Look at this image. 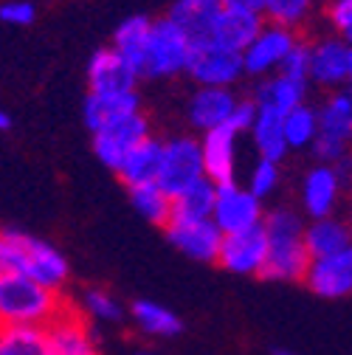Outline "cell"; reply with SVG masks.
Masks as SVG:
<instances>
[{
    "mask_svg": "<svg viewBox=\"0 0 352 355\" xmlns=\"http://www.w3.org/2000/svg\"><path fill=\"white\" fill-rule=\"evenodd\" d=\"M254 113H256V105L254 102H240L237 99V105H234V110H231V116H229V121H226V127H231L237 136L240 132H245V130H251V121H254Z\"/></svg>",
    "mask_w": 352,
    "mask_h": 355,
    "instance_id": "39",
    "label": "cell"
},
{
    "mask_svg": "<svg viewBox=\"0 0 352 355\" xmlns=\"http://www.w3.org/2000/svg\"><path fill=\"white\" fill-rule=\"evenodd\" d=\"M141 99L139 91H127V94H87L85 99V124L91 132L102 130L110 121H118L130 113H139Z\"/></svg>",
    "mask_w": 352,
    "mask_h": 355,
    "instance_id": "22",
    "label": "cell"
},
{
    "mask_svg": "<svg viewBox=\"0 0 352 355\" xmlns=\"http://www.w3.org/2000/svg\"><path fill=\"white\" fill-rule=\"evenodd\" d=\"M319 132L313 139V153L322 164H335L346 155V141L352 136V96L346 87L335 91L319 110Z\"/></svg>",
    "mask_w": 352,
    "mask_h": 355,
    "instance_id": "5",
    "label": "cell"
},
{
    "mask_svg": "<svg viewBox=\"0 0 352 355\" xmlns=\"http://www.w3.org/2000/svg\"><path fill=\"white\" fill-rule=\"evenodd\" d=\"M327 20L335 28V34H341L344 40H349L352 37V0H330Z\"/></svg>",
    "mask_w": 352,
    "mask_h": 355,
    "instance_id": "38",
    "label": "cell"
},
{
    "mask_svg": "<svg viewBox=\"0 0 352 355\" xmlns=\"http://www.w3.org/2000/svg\"><path fill=\"white\" fill-rule=\"evenodd\" d=\"M265 254H268V240H265V232H262V223H259V226H251L243 232L223 234L214 262L223 265L231 274H243V277L256 274L259 277Z\"/></svg>",
    "mask_w": 352,
    "mask_h": 355,
    "instance_id": "8",
    "label": "cell"
},
{
    "mask_svg": "<svg viewBox=\"0 0 352 355\" xmlns=\"http://www.w3.org/2000/svg\"><path fill=\"white\" fill-rule=\"evenodd\" d=\"M150 17L136 15V17H127L124 23H118L116 34H113V46L130 65L136 68V73L141 71V57H144V46H147V34H150ZM141 76V73H139Z\"/></svg>",
    "mask_w": 352,
    "mask_h": 355,
    "instance_id": "29",
    "label": "cell"
},
{
    "mask_svg": "<svg viewBox=\"0 0 352 355\" xmlns=\"http://www.w3.org/2000/svg\"><path fill=\"white\" fill-rule=\"evenodd\" d=\"M279 73L288 76V79H296V82H307V76H310V46L299 40L296 46L285 54V60L279 65Z\"/></svg>",
    "mask_w": 352,
    "mask_h": 355,
    "instance_id": "36",
    "label": "cell"
},
{
    "mask_svg": "<svg viewBox=\"0 0 352 355\" xmlns=\"http://www.w3.org/2000/svg\"><path fill=\"white\" fill-rule=\"evenodd\" d=\"M262 200H256L248 189H240L237 184H223L214 192V209L211 223L220 229V234L243 232L262 223Z\"/></svg>",
    "mask_w": 352,
    "mask_h": 355,
    "instance_id": "10",
    "label": "cell"
},
{
    "mask_svg": "<svg viewBox=\"0 0 352 355\" xmlns=\"http://www.w3.org/2000/svg\"><path fill=\"white\" fill-rule=\"evenodd\" d=\"M189 54H192V46H189V40L184 37V31L178 26H175L172 20H166V17L152 20L139 73L150 76V79H169L175 73L186 71Z\"/></svg>",
    "mask_w": 352,
    "mask_h": 355,
    "instance_id": "4",
    "label": "cell"
},
{
    "mask_svg": "<svg viewBox=\"0 0 352 355\" xmlns=\"http://www.w3.org/2000/svg\"><path fill=\"white\" fill-rule=\"evenodd\" d=\"M274 355H296V352H290V349H276Z\"/></svg>",
    "mask_w": 352,
    "mask_h": 355,
    "instance_id": "42",
    "label": "cell"
},
{
    "mask_svg": "<svg viewBox=\"0 0 352 355\" xmlns=\"http://www.w3.org/2000/svg\"><path fill=\"white\" fill-rule=\"evenodd\" d=\"M136 355H152V352H136Z\"/></svg>",
    "mask_w": 352,
    "mask_h": 355,
    "instance_id": "43",
    "label": "cell"
},
{
    "mask_svg": "<svg viewBox=\"0 0 352 355\" xmlns=\"http://www.w3.org/2000/svg\"><path fill=\"white\" fill-rule=\"evenodd\" d=\"M234 158H237V132L231 127H214L203 132L200 141V161H203V178L214 187L234 184Z\"/></svg>",
    "mask_w": 352,
    "mask_h": 355,
    "instance_id": "14",
    "label": "cell"
},
{
    "mask_svg": "<svg viewBox=\"0 0 352 355\" xmlns=\"http://www.w3.org/2000/svg\"><path fill=\"white\" fill-rule=\"evenodd\" d=\"M9 127H12V116L6 110H0V132H6Z\"/></svg>",
    "mask_w": 352,
    "mask_h": 355,
    "instance_id": "41",
    "label": "cell"
},
{
    "mask_svg": "<svg viewBox=\"0 0 352 355\" xmlns=\"http://www.w3.org/2000/svg\"><path fill=\"white\" fill-rule=\"evenodd\" d=\"M313 9L316 0H265L262 3V17H265V23H276L296 31L310 20Z\"/></svg>",
    "mask_w": 352,
    "mask_h": 355,
    "instance_id": "33",
    "label": "cell"
},
{
    "mask_svg": "<svg viewBox=\"0 0 352 355\" xmlns=\"http://www.w3.org/2000/svg\"><path fill=\"white\" fill-rule=\"evenodd\" d=\"M150 136V124L139 113H130L118 121L105 124L102 130L94 132V153L107 169H118V164L127 158V153H133L144 139Z\"/></svg>",
    "mask_w": 352,
    "mask_h": 355,
    "instance_id": "7",
    "label": "cell"
},
{
    "mask_svg": "<svg viewBox=\"0 0 352 355\" xmlns=\"http://www.w3.org/2000/svg\"><path fill=\"white\" fill-rule=\"evenodd\" d=\"M220 12H223L220 0H175L166 20L178 26L189 40V46L195 49L203 42H211V28Z\"/></svg>",
    "mask_w": 352,
    "mask_h": 355,
    "instance_id": "16",
    "label": "cell"
},
{
    "mask_svg": "<svg viewBox=\"0 0 352 355\" xmlns=\"http://www.w3.org/2000/svg\"><path fill=\"white\" fill-rule=\"evenodd\" d=\"M301 279L316 296H324V299L349 296V291H352V248L310 259Z\"/></svg>",
    "mask_w": 352,
    "mask_h": 355,
    "instance_id": "13",
    "label": "cell"
},
{
    "mask_svg": "<svg viewBox=\"0 0 352 355\" xmlns=\"http://www.w3.org/2000/svg\"><path fill=\"white\" fill-rule=\"evenodd\" d=\"M169 243L184 251L186 257L197 259V262H214L217 259V248H220V229L211 220H195V223H166L164 226Z\"/></svg>",
    "mask_w": 352,
    "mask_h": 355,
    "instance_id": "17",
    "label": "cell"
},
{
    "mask_svg": "<svg viewBox=\"0 0 352 355\" xmlns=\"http://www.w3.org/2000/svg\"><path fill=\"white\" fill-rule=\"evenodd\" d=\"M217 187L209 178H200L184 192H178L169 203V223H195V220H211Z\"/></svg>",
    "mask_w": 352,
    "mask_h": 355,
    "instance_id": "24",
    "label": "cell"
},
{
    "mask_svg": "<svg viewBox=\"0 0 352 355\" xmlns=\"http://www.w3.org/2000/svg\"><path fill=\"white\" fill-rule=\"evenodd\" d=\"M0 271L23 274L51 291H62L71 277L68 259L46 240H37L26 232H0Z\"/></svg>",
    "mask_w": 352,
    "mask_h": 355,
    "instance_id": "1",
    "label": "cell"
},
{
    "mask_svg": "<svg viewBox=\"0 0 352 355\" xmlns=\"http://www.w3.org/2000/svg\"><path fill=\"white\" fill-rule=\"evenodd\" d=\"M299 42V34L276 26V23H262L259 34L251 40V46L243 51V71L251 76H265L271 71H279L285 54Z\"/></svg>",
    "mask_w": 352,
    "mask_h": 355,
    "instance_id": "11",
    "label": "cell"
},
{
    "mask_svg": "<svg viewBox=\"0 0 352 355\" xmlns=\"http://www.w3.org/2000/svg\"><path fill=\"white\" fill-rule=\"evenodd\" d=\"M65 307L68 304L60 291H51L15 271H0V327H49Z\"/></svg>",
    "mask_w": 352,
    "mask_h": 355,
    "instance_id": "2",
    "label": "cell"
},
{
    "mask_svg": "<svg viewBox=\"0 0 352 355\" xmlns=\"http://www.w3.org/2000/svg\"><path fill=\"white\" fill-rule=\"evenodd\" d=\"M234 105H237V96L231 94V87H197L189 102V121L203 132L223 127Z\"/></svg>",
    "mask_w": 352,
    "mask_h": 355,
    "instance_id": "21",
    "label": "cell"
},
{
    "mask_svg": "<svg viewBox=\"0 0 352 355\" xmlns=\"http://www.w3.org/2000/svg\"><path fill=\"white\" fill-rule=\"evenodd\" d=\"M34 20H37V6L31 0H6V3H0V23L31 26Z\"/></svg>",
    "mask_w": 352,
    "mask_h": 355,
    "instance_id": "37",
    "label": "cell"
},
{
    "mask_svg": "<svg viewBox=\"0 0 352 355\" xmlns=\"http://www.w3.org/2000/svg\"><path fill=\"white\" fill-rule=\"evenodd\" d=\"M262 3L265 0H220V6L229 12H248V15H262Z\"/></svg>",
    "mask_w": 352,
    "mask_h": 355,
    "instance_id": "40",
    "label": "cell"
},
{
    "mask_svg": "<svg viewBox=\"0 0 352 355\" xmlns=\"http://www.w3.org/2000/svg\"><path fill=\"white\" fill-rule=\"evenodd\" d=\"M304 96H307V82H296V79H288V76L276 73V76H271L268 82H262L256 87L254 105L274 107L279 113H290L293 107L304 105Z\"/></svg>",
    "mask_w": 352,
    "mask_h": 355,
    "instance_id": "27",
    "label": "cell"
},
{
    "mask_svg": "<svg viewBox=\"0 0 352 355\" xmlns=\"http://www.w3.org/2000/svg\"><path fill=\"white\" fill-rule=\"evenodd\" d=\"M262 23L265 17L262 15H248V12H229L223 9L214 20V28H211V42L220 49H229V51H237L243 54L251 40L259 34Z\"/></svg>",
    "mask_w": 352,
    "mask_h": 355,
    "instance_id": "20",
    "label": "cell"
},
{
    "mask_svg": "<svg viewBox=\"0 0 352 355\" xmlns=\"http://www.w3.org/2000/svg\"><path fill=\"white\" fill-rule=\"evenodd\" d=\"M341 198V181L333 169V164H319L304 175V187H301V203L313 220L333 217L335 206Z\"/></svg>",
    "mask_w": 352,
    "mask_h": 355,
    "instance_id": "19",
    "label": "cell"
},
{
    "mask_svg": "<svg viewBox=\"0 0 352 355\" xmlns=\"http://www.w3.org/2000/svg\"><path fill=\"white\" fill-rule=\"evenodd\" d=\"M46 330L51 341V355H99L94 344V330L71 307H65Z\"/></svg>",
    "mask_w": 352,
    "mask_h": 355,
    "instance_id": "18",
    "label": "cell"
},
{
    "mask_svg": "<svg viewBox=\"0 0 352 355\" xmlns=\"http://www.w3.org/2000/svg\"><path fill=\"white\" fill-rule=\"evenodd\" d=\"M130 203L136 206V211L150 220L152 226H166L169 223V203L172 198L158 187V184H141V187H130Z\"/></svg>",
    "mask_w": 352,
    "mask_h": 355,
    "instance_id": "32",
    "label": "cell"
},
{
    "mask_svg": "<svg viewBox=\"0 0 352 355\" xmlns=\"http://www.w3.org/2000/svg\"><path fill=\"white\" fill-rule=\"evenodd\" d=\"M282 116L279 110L274 107H259L256 105V113H254V121H251V136H254V144L259 150V158H268V161H282L285 153H288V144H285V136H282Z\"/></svg>",
    "mask_w": 352,
    "mask_h": 355,
    "instance_id": "26",
    "label": "cell"
},
{
    "mask_svg": "<svg viewBox=\"0 0 352 355\" xmlns=\"http://www.w3.org/2000/svg\"><path fill=\"white\" fill-rule=\"evenodd\" d=\"M203 178V161H200V141L192 136H178L164 141L161 150V169L155 184L175 198L178 192H184L186 187H192L195 181Z\"/></svg>",
    "mask_w": 352,
    "mask_h": 355,
    "instance_id": "6",
    "label": "cell"
},
{
    "mask_svg": "<svg viewBox=\"0 0 352 355\" xmlns=\"http://www.w3.org/2000/svg\"><path fill=\"white\" fill-rule=\"evenodd\" d=\"M186 71L192 73V79L200 87H231L245 73L243 71V54L220 49L214 42H203V46L192 49Z\"/></svg>",
    "mask_w": 352,
    "mask_h": 355,
    "instance_id": "9",
    "label": "cell"
},
{
    "mask_svg": "<svg viewBox=\"0 0 352 355\" xmlns=\"http://www.w3.org/2000/svg\"><path fill=\"white\" fill-rule=\"evenodd\" d=\"M316 132H319V113H316V107H310L307 102L282 116V136H285L288 150L310 147L313 139H316Z\"/></svg>",
    "mask_w": 352,
    "mask_h": 355,
    "instance_id": "30",
    "label": "cell"
},
{
    "mask_svg": "<svg viewBox=\"0 0 352 355\" xmlns=\"http://www.w3.org/2000/svg\"><path fill=\"white\" fill-rule=\"evenodd\" d=\"M0 352L3 355H51L49 330L37 324L0 327Z\"/></svg>",
    "mask_w": 352,
    "mask_h": 355,
    "instance_id": "28",
    "label": "cell"
},
{
    "mask_svg": "<svg viewBox=\"0 0 352 355\" xmlns=\"http://www.w3.org/2000/svg\"><path fill=\"white\" fill-rule=\"evenodd\" d=\"M139 73L116 49H99L87 62V94H127L136 91Z\"/></svg>",
    "mask_w": 352,
    "mask_h": 355,
    "instance_id": "15",
    "label": "cell"
},
{
    "mask_svg": "<svg viewBox=\"0 0 352 355\" xmlns=\"http://www.w3.org/2000/svg\"><path fill=\"white\" fill-rule=\"evenodd\" d=\"M262 232L268 240V254L262 262V279H274V282H293L301 279L307 271V257L301 232L304 223L299 220L296 211L290 209H274L268 217H262Z\"/></svg>",
    "mask_w": 352,
    "mask_h": 355,
    "instance_id": "3",
    "label": "cell"
},
{
    "mask_svg": "<svg viewBox=\"0 0 352 355\" xmlns=\"http://www.w3.org/2000/svg\"><path fill=\"white\" fill-rule=\"evenodd\" d=\"M133 319H136V324H139L144 333H150V336H164V338H169V336H178V333L184 330V322L175 316L169 307H164V304H158V302H150V299H139V302L133 304Z\"/></svg>",
    "mask_w": 352,
    "mask_h": 355,
    "instance_id": "31",
    "label": "cell"
},
{
    "mask_svg": "<svg viewBox=\"0 0 352 355\" xmlns=\"http://www.w3.org/2000/svg\"><path fill=\"white\" fill-rule=\"evenodd\" d=\"M161 150H164V141L155 136H147L133 153H127V158L116 169L127 189L141 187V184H155L158 169H161Z\"/></svg>",
    "mask_w": 352,
    "mask_h": 355,
    "instance_id": "23",
    "label": "cell"
},
{
    "mask_svg": "<svg viewBox=\"0 0 352 355\" xmlns=\"http://www.w3.org/2000/svg\"><path fill=\"white\" fill-rule=\"evenodd\" d=\"M301 243H304V251H307V257H310V259L346 251L349 248V226L344 223V220H338V217L313 220L310 226H304Z\"/></svg>",
    "mask_w": 352,
    "mask_h": 355,
    "instance_id": "25",
    "label": "cell"
},
{
    "mask_svg": "<svg viewBox=\"0 0 352 355\" xmlns=\"http://www.w3.org/2000/svg\"><path fill=\"white\" fill-rule=\"evenodd\" d=\"M352 76V46L344 37H324L310 46V76L307 82H316L322 87L346 85Z\"/></svg>",
    "mask_w": 352,
    "mask_h": 355,
    "instance_id": "12",
    "label": "cell"
},
{
    "mask_svg": "<svg viewBox=\"0 0 352 355\" xmlns=\"http://www.w3.org/2000/svg\"><path fill=\"white\" fill-rule=\"evenodd\" d=\"M279 184V164L276 161H268V158H259L256 166L251 169V178H248V192L262 200L268 198Z\"/></svg>",
    "mask_w": 352,
    "mask_h": 355,
    "instance_id": "34",
    "label": "cell"
},
{
    "mask_svg": "<svg viewBox=\"0 0 352 355\" xmlns=\"http://www.w3.org/2000/svg\"><path fill=\"white\" fill-rule=\"evenodd\" d=\"M82 302H85V313L96 322H118L121 319V304L107 291H87Z\"/></svg>",
    "mask_w": 352,
    "mask_h": 355,
    "instance_id": "35",
    "label": "cell"
},
{
    "mask_svg": "<svg viewBox=\"0 0 352 355\" xmlns=\"http://www.w3.org/2000/svg\"><path fill=\"white\" fill-rule=\"evenodd\" d=\"M0 355H3V352H0Z\"/></svg>",
    "mask_w": 352,
    "mask_h": 355,
    "instance_id": "44",
    "label": "cell"
}]
</instances>
